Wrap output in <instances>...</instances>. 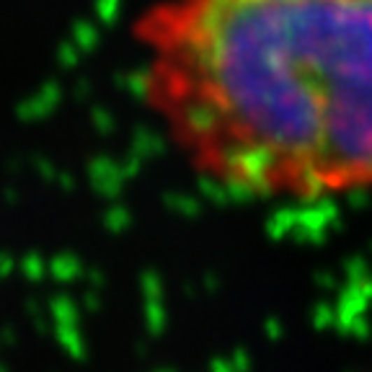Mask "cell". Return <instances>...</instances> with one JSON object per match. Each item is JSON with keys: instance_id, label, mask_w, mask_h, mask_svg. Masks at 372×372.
<instances>
[{"instance_id": "6da1fadb", "label": "cell", "mask_w": 372, "mask_h": 372, "mask_svg": "<svg viewBox=\"0 0 372 372\" xmlns=\"http://www.w3.org/2000/svg\"><path fill=\"white\" fill-rule=\"evenodd\" d=\"M137 91L186 169L243 199L372 189V0H150Z\"/></svg>"}]
</instances>
